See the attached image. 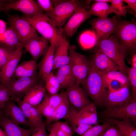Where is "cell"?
Here are the masks:
<instances>
[{
  "mask_svg": "<svg viewBox=\"0 0 136 136\" xmlns=\"http://www.w3.org/2000/svg\"><path fill=\"white\" fill-rule=\"evenodd\" d=\"M90 72L81 84L82 89L96 105L104 106L108 91L103 74L95 67L92 61Z\"/></svg>",
  "mask_w": 136,
  "mask_h": 136,
  "instance_id": "6da1fadb",
  "label": "cell"
},
{
  "mask_svg": "<svg viewBox=\"0 0 136 136\" xmlns=\"http://www.w3.org/2000/svg\"><path fill=\"white\" fill-rule=\"evenodd\" d=\"M4 107L0 104V120L5 117Z\"/></svg>",
  "mask_w": 136,
  "mask_h": 136,
  "instance_id": "f907efd6",
  "label": "cell"
},
{
  "mask_svg": "<svg viewBox=\"0 0 136 136\" xmlns=\"http://www.w3.org/2000/svg\"><path fill=\"white\" fill-rule=\"evenodd\" d=\"M57 136H70L59 128L57 132Z\"/></svg>",
  "mask_w": 136,
  "mask_h": 136,
  "instance_id": "816d5d0a",
  "label": "cell"
},
{
  "mask_svg": "<svg viewBox=\"0 0 136 136\" xmlns=\"http://www.w3.org/2000/svg\"><path fill=\"white\" fill-rule=\"evenodd\" d=\"M105 81L108 91H117L126 86L120 82L116 80H110Z\"/></svg>",
  "mask_w": 136,
  "mask_h": 136,
  "instance_id": "60d3db41",
  "label": "cell"
},
{
  "mask_svg": "<svg viewBox=\"0 0 136 136\" xmlns=\"http://www.w3.org/2000/svg\"><path fill=\"white\" fill-rule=\"evenodd\" d=\"M22 110L26 119L34 129L44 122L43 116L38 112L36 107L21 99L16 101Z\"/></svg>",
  "mask_w": 136,
  "mask_h": 136,
  "instance_id": "44dd1931",
  "label": "cell"
},
{
  "mask_svg": "<svg viewBox=\"0 0 136 136\" xmlns=\"http://www.w3.org/2000/svg\"><path fill=\"white\" fill-rule=\"evenodd\" d=\"M112 124L110 122L105 121L102 124H98L92 126L80 136H101Z\"/></svg>",
  "mask_w": 136,
  "mask_h": 136,
  "instance_id": "e575fe53",
  "label": "cell"
},
{
  "mask_svg": "<svg viewBox=\"0 0 136 136\" xmlns=\"http://www.w3.org/2000/svg\"><path fill=\"white\" fill-rule=\"evenodd\" d=\"M69 52L71 70L76 79V84L79 85L89 74L91 67V61L77 52L73 46L70 45Z\"/></svg>",
  "mask_w": 136,
  "mask_h": 136,
  "instance_id": "5b68a950",
  "label": "cell"
},
{
  "mask_svg": "<svg viewBox=\"0 0 136 136\" xmlns=\"http://www.w3.org/2000/svg\"><path fill=\"white\" fill-rule=\"evenodd\" d=\"M59 122H54L52 124L49 134L47 136H57V132L59 128Z\"/></svg>",
  "mask_w": 136,
  "mask_h": 136,
  "instance_id": "7dc6e473",
  "label": "cell"
},
{
  "mask_svg": "<svg viewBox=\"0 0 136 136\" xmlns=\"http://www.w3.org/2000/svg\"><path fill=\"white\" fill-rule=\"evenodd\" d=\"M55 52L54 45L50 44L48 50L43 55L41 61L38 65L40 75L44 82L53 70Z\"/></svg>",
  "mask_w": 136,
  "mask_h": 136,
  "instance_id": "d6986e66",
  "label": "cell"
},
{
  "mask_svg": "<svg viewBox=\"0 0 136 136\" xmlns=\"http://www.w3.org/2000/svg\"><path fill=\"white\" fill-rule=\"evenodd\" d=\"M92 1H94L95 2L107 3H111V0H92Z\"/></svg>",
  "mask_w": 136,
  "mask_h": 136,
  "instance_id": "db71d44e",
  "label": "cell"
},
{
  "mask_svg": "<svg viewBox=\"0 0 136 136\" xmlns=\"http://www.w3.org/2000/svg\"><path fill=\"white\" fill-rule=\"evenodd\" d=\"M11 9L22 12L25 17L28 18L44 13L37 1L34 0H18L6 3L4 7V10Z\"/></svg>",
  "mask_w": 136,
  "mask_h": 136,
  "instance_id": "8fae6325",
  "label": "cell"
},
{
  "mask_svg": "<svg viewBox=\"0 0 136 136\" xmlns=\"http://www.w3.org/2000/svg\"><path fill=\"white\" fill-rule=\"evenodd\" d=\"M51 1L53 9L46 14L50 19L55 26L61 29L76 9L89 7L91 1L51 0Z\"/></svg>",
  "mask_w": 136,
  "mask_h": 136,
  "instance_id": "7a4b0ae2",
  "label": "cell"
},
{
  "mask_svg": "<svg viewBox=\"0 0 136 136\" xmlns=\"http://www.w3.org/2000/svg\"><path fill=\"white\" fill-rule=\"evenodd\" d=\"M123 2H125L128 4L127 6H125L126 9H130L132 11V14L136 17V0H123Z\"/></svg>",
  "mask_w": 136,
  "mask_h": 136,
  "instance_id": "bcb514c9",
  "label": "cell"
},
{
  "mask_svg": "<svg viewBox=\"0 0 136 136\" xmlns=\"http://www.w3.org/2000/svg\"><path fill=\"white\" fill-rule=\"evenodd\" d=\"M131 65L132 68H136V54H134L131 59Z\"/></svg>",
  "mask_w": 136,
  "mask_h": 136,
  "instance_id": "681fc988",
  "label": "cell"
},
{
  "mask_svg": "<svg viewBox=\"0 0 136 136\" xmlns=\"http://www.w3.org/2000/svg\"><path fill=\"white\" fill-rule=\"evenodd\" d=\"M5 117L19 125L32 128L31 124L25 117L20 107L10 99L4 105Z\"/></svg>",
  "mask_w": 136,
  "mask_h": 136,
  "instance_id": "2e32d148",
  "label": "cell"
},
{
  "mask_svg": "<svg viewBox=\"0 0 136 136\" xmlns=\"http://www.w3.org/2000/svg\"><path fill=\"white\" fill-rule=\"evenodd\" d=\"M65 91L70 104L78 111L93 103L82 88L76 84L69 87Z\"/></svg>",
  "mask_w": 136,
  "mask_h": 136,
  "instance_id": "4fadbf2b",
  "label": "cell"
},
{
  "mask_svg": "<svg viewBox=\"0 0 136 136\" xmlns=\"http://www.w3.org/2000/svg\"><path fill=\"white\" fill-rule=\"evenodd\" d=\"M78 116L83 123L92 126L98 124L96 107L93 103L78 111Z\"/></svg>",
  "mask_w": 136,
  "mask_h": 136,
  "instance_id": "83f0119b",
  "label": "cell"
},
{
  "mask_svg": "<svg viewBox=\"0 0 136 136\" xmlns=\"http://www.w3.org/2000/svg\"><path fill=\"white\" fill-rule=\"evenodd\" d=\"M50 45L47 40L40 36L32 39L23 46L36 61L46 53Z\"/></svg>",
  "mask_w": 136,
  "mask_h": 136,
  "instance_id": "ac0fdd59",
  "label": "cell"
},
{
  "mask_svg": "<svg viewBox=\"0 0 136 136\" xmlns=\"http://www.w3.org/2000/svg\"><path fill=\"white\" fill-rule=\"evenodd\" d=\"M114 125L122 136H136V128L128 119L120 121L112 118L105 119Z\"/></svg>",
  "mask_w": 136,
  "mask_h": 136,
  "instance_id": "f1b7e54d",
  "label": "cell"
},
{
  "mask_svg": "<svg viewBox=\"0 0 136 136\" xmlns=\"http://www.w3.org/2000/svg\"><path fill=\"white\" fill-rule=\"evenodd\" d=\"M65 92V91H62L59 94L53 95L46 93L42 101L55 109L61 103Z\"/></svg>",
  "mask_w": 136,
  "mask_h": 136,
  "instance_id": "d590c367",
  "label": "cell"
},
{
  "mask_svg": "<svg viewBox=\"0 0 136 136\" xmlns=\"http://www.w3.org/2000/svg\"><path fill=\"white\" fill-rule=\"evenodd\" d=\"M102 74L105 81L114 80L120 82L125 86L129 84V80L127 73L119 71H114Z\"/></svg>",
  "mask_w": 136,
  "mask_h": 136,
  "instance_id": "d6a6232c",
  "label": "cell"
},
{
  "mask_svg": "<svg viewBox=\"0 0 136 136\" xmlns=\"http://www.w3.org/2000/svg\"><path fill=\"white\" fill-rule=\"evenodd\" d=\"M123 2V0H111L110 6L113 13H115L117 15L125 17L127 11Z\"/></svg>",
  "mask_w": 136,
  "mask_h": 136,
  "instance_id": "f35d334b",
  "label": "cell"
},
{
  "mask_svg": "<svg viewBox=\"0 0 136 136\" xmlns=\"http://www.w3.org/2000/svg\"><path fill=\"white\" fill-rule=\"evenodd\" d=\"M22 45L23 46L13 28L11 26L7 28L3 36L0 40V46L10 49L15 50Z\"/></svg>",
  "mask_w": 136,
  "mask_h": 136,
  "instance_id": "484cf974",
  "label": "cell"
},
{
  "mask_svg": "<svg viewBox=\"0 0 136 136\" xmlns=\"http://www.w3.org/2000/svg\"><path fill=\"white\" fill-rule=\"evenodd\" d=\"M95 54L91 60L96 68L100 73L105 74L114 71H120L119 66L104 53L94 51Z\"/></svg>",
  "mask_w": 136,
  "mask_h": 136,
  "instance_id": "e0dca14e",
  "label": "cell"
},
{
  "mask_svg": "<svg viewBox=\"0 0 136 136\" xmlns=\"http://www.w3.org/2000/svg\"><path fill=\"white\" fill-rule=\"evenodd\" d=\"M46 89L50 95L58 94L60 89L58 82L55 76L52 72L47 77L45 82Z\"/></svg>",
  "mask_w": 136,
  "mask_h": 136,
  "instance_id": "836d02e7",
  "label": "cell"
},
{
  "mask_svg": "<svg viewBox=\"0 0 136 136\" xmlns=\"http://www.w3.org/2000/svg\"><path fill=\"white\" fill-rule=\"evenodd\" d=\"M129 84L116 91H108L104 106L106 107L120 106L127 104L133 99Z\"/></svg>",
  "mask_w": 136,
  "mask_h": 136,
  "instance_id": "9a60e30c",
  "label": "cell"
},
{
  "mask_svg": "<svg viewBox=\"0 0 136 136\" xmlns=\"http://www.w3.org/2000/svg\"><path fill=\"white\" fill-rule=\"evenodd\" d=\"M126 71L131 87L132 99L136 100V68L127 67Z\"/></svg>",
  "mask_w": 136,
  "mask_h": 136,
  "instance_id": "8d00e7d4",
  "label": "cell"
},
{
  "mask_svg": "<svg viewBox=\"0 0 136 136\" xmlns=\"http://www.w3.org/2000/svg\"><path fill=\"white\" fill-rule=\"evenodd\" d=\"M104 119H128L135 122L136 119V100L132 99L128 103L122 106L106 107L100 113Z\"/></svg>",
  "mask_w": 136,
  "mask_h": 136,
  "instance_id": "9c48e42d",
  "label": "cell"
},
{
  "mask_svg": "<svg viewBox=\"0 0 136 136\" xmlns=\"http://www.w3.org/2000/svg\"><path fill=\"white\" fill-rule=\"evenodd\" d=\"M37 68L36 61L33 59L24 61L18 65L11 79L35 76Z\"/></svg>",
  "mask_w": 136,
  "mask_h": 136,
  "instance_id": "4316f807",
  "label": "cell"
},
{
  "mask_svg": "<svg viewBox=\"0 0 136 136\" xmlns=\"http://www.w3.org/2000/svg\"><path fill=\"white\" fill-rule=\"evenodd\" d=\"M24 46L22 45L15 50L5 65L0 70V81L5 86L11 80L21 59Z\"/></svg>",
  "mask_w": 136,
  "mask_h": 136,
  "instance_id": "7c38bea8",
  "label": "cell"
},
{
  "mask_svg": "<svg viewBox=\"0 0 136 136\" xmlns=\"http://www.w3.org/2000/svg\"><path fill=\"white\" fill-rule=\"evenodd\" d=\"M70 105L66 92L61 103L55 109L52 116L46 121V126L52 122L58 121L59 119H63L68 112Z\"/></svg>",
  "mask_w": 136,
  "mask_h": 136,
  "instance_id": "f546056e",
  "label": "cell"
},
{
  "mask_svg": "<svg viewBox=\"0 0 136 136\" xmlns=\"http://www.w3.org/2000/svg\"><path fill=\"white\" fill-rule=\"evenodd\" d=\"M35 107L39 113L45 117L46 120L52 116L55 110L48 104L43 101Z\"/></svg>",
  "mask_w": 136,
  "mask_h": 136,
  "instance_id": "74e56055",
  "label": "cell"
},
{
  "mask_svg": "<svg viewBox=\"0 0 136 136\" xmlns=\"http://www.w3.org/2000/svg\"><path fill=\"white\" fill-rule=\"evenodd\" d=\"M45 123L44 122L38 127L33 129L30 136H47Z\"/></svg>",
  "mask_w": 136,
  "mask_h": 136,
  "instance_id": "ee69618b",
  "label": "cell"
},
{
  "mask_svg": "<svg viewBox=\"0 0 136 136\" xmlns=\"http://www.w3.org/2000/svg\"><path fill=\"white\" fill-rule=\"evenodd\" d=\"M55 75L59 83L60 89H66L76 84V80L72 71L70 63L58 69Z\"/></svg>",
  "mask_w": 136,
  "mask_h": 136,
  "instance_id": "cb8c5ba5",
  "label": "cell"
},
{
  "mask_svg": "<svg viewBox=\"0 0 136 136\" xmlns=\"http://www.w3.org/2000/svg\"><path fill=\"white\" fill-rule=\"evenodd\" d=\"M8 23L14 29L23 46L29 41L40 36L25 17L8 15Z\"/></svg>",
  "mask_w": 136,
  "mask_h": 136,
  "instance_id": "52a82bcc",
  "label": "cell"
},
{
  "mask_svg": "<svg viewBox=\"0 0 136 136\" xmlns=\"http://www.w3.org/2000/svg\"><path fill=\"white\" fill-rule=\"evenodd\" d=\"M46 93L45 88L41 84H37L26 93L22 100L36 107L42 102Z\"/></svg>",
  "mask_w": 136,
  "mask_h": 136,
  "instance_id": "d4e9b609",
  "label": "cell"
},
{
  "mask_svg": "<svg viewBox=\"0 0 136 136\" xmlns=\"http://www.w3.org/2000/svg\"><path fill=\"white\" fill-rule=\"evenodd\" d=\"M36 30L49 42L54 45L55 51L60 45L62 40L65 37L61 29L55 27L46 14H39L31 18L25 17Z\"/></svg>",
  "mask_w": 136,
  "mask_h": 136,
  "instance_id": "3957f363",
  "label": "cell"
},
{
  "mask_svg": "<svg viewBox=\"0 0 136 136\" xmlns=\"http://www.w3.org/2000/svg\"><path fill=\"white\" fill-rule=\"evenodd\" d=\"M59 128L70 136L73 135V130L66 122H59Z\"/></svg>",
  "mask_w": 136,
  "mask_h": 136,
  "instance_id": "f6af8a7d",
  "label": "cell"
},
{
  "mask_svg": "<svg viewBox=\"0 0 136 136\" xmlns=\"http://www.w3.org/2000/svg\"><path fill=\"white\" fill-rule=\"evenodd\" d=\"M37 82L36 76L11 79L4 86L9 92L10 99L16 102L23 98L30 89L37 84Z\"/></svg>",
  "mask_w": 136,
  "mask_h": 136,
  "instance_id": "ba28073f",
  "label": "cell"
},
{
  "mask_svg": "<svg viewBox=\"0 0 136 136\" xmlns=\"http://www.w3.org/2000/svg\"><path fill=\"white\" fill-rule=\"evenodd\" d=\"M120 43L128 50L135 49L136 47V23L131 21L118 20L114 31Z\"/></svg>",
  "mask_w": 136,
  "mask_h": 136,
  "instance_id": "8992f818",
  "label": "cell"
},
{
  "mask_svg": "<svg viewBox=\"0 0 136 136\" xmlns=\"http://www.w3.org/2000/svg\"><path fill=\"white\" fill-rule=\"evenodd\" d=\"M101 136H122L119 130L113 124L109 127Z\"/></svg>",
  "mask_w": 136,
  "mask_h": 136,
  "instance_id": "7bdbcfd3",
  "label": "cell"
},
{
  "mask_svg": "<svg viewBox=\"0 0 136 136\" xmlns=\"http://www.w3.org/2000/svg\"><path fill=\"white\" fill-rule=\"evenodd\" d=\"M91 15L84 8L76 9L61 29L68 37H71L75 33L80 25Z\"/></svg>",
  "mask_w": 136,
  "mask_h": 136,
  "instance_id": "5bb4252c",
  "label": "cell"
},
{
  "mask_svg": "<svg viewBox=\"0 0 136 136\" xmlns=\"http://www.w3.org/2000/svg\"><path fill=\"white\" fill-rule=\"evenodd\" d=\"M37 2L40 8L47 14L51 11L53 8L51 0H37Z\"/></svg>",
  "mask_w": 136,
  "mask_h": 136,
  "instance_id": "b9f144b4",
  "label": "cell"
},
{
  "mask_svg": "<svg viewBox=\"0 0 136 136\" xmlns=\"http://www.w3.org/2000/svg\"><path fill=\"white\" fill-rule=\"evenodd\" d=\"M0 127L7 136H30L33 129L25 128L4 117L0 120Z\"/></svg>",
  "mask_w": 136,
  "mask_h": 136,
  "instance_id": "7402d4cb",
  "label": "cell"
},
{
  "mask_svg": "<svg viewBox=\"0 0 136 136\" xmlns=\"http://www.w3.org/2000/svg\"><path fill=\"white\" fill-rule=\"evenodd\" d=\"M7 28L6 22L3 20L0 19V40L3 36Z\"/></svg>",
  "mask_w": 136,
  "mask_h": 136,
  "instance_id": "c3c4849f",
  "label": "cell"
},
{
  "mask_svg": "<svg viewBox=\"0 0 136 136\" xmlns=\"http://www.w3.org/2000/svg\"><path fill=\"white\" fill-rule=\"evenodd\" d=\"M118 20L116 17L114 16L111 18L94 19L89 21L92 27V31L96 36L97 44L108 38L114 32Z\"/></svg>",
  "mask_w": 136,
  "mask_h": 136,
  "instance_id": "30bf717a",
  "label": "cell"
},
{
  "mask_svg": "<svg viewBox=\"0 0 136 136\" xmlns=\"http://www.w3.org/2000/svg\"><path fill=\"white\" fill-rule=\"evenodd\" d=\"M6 3L5 1L0 0V12L4 10V7Z\"/></svg>",
  "mask_w": 136,
  "mask_h": 136,
  "instance_id": "f5cc1de1",
  "label": "cell"
},
{
  "mask_svg": "<svg viewBox=\"0 0 136 136\" xmlns=\"http://www.w3.org/2000/svg\"><path fill=\"white\" fill-rule=\"evenodd\" d=\"M70 45L65 37L63 38L60 45L55 52L53 70L70 63V59L68 53Z\"/></svg>",
  "mask_w": 136,
  "mask_h": 136,
  "instance_id": "603a6c76",
  "label": "cell"
},
{
  "mask_svg": "<svg viewBox=\"0 0 136 136\" xmlns=\"http://www.w3.org/2000/svg\"><path fill=\"white\" fill-rule=\"evenodd\" d=\"M91 14L98 18H107L109 14L113 13L111 8L108 3L95 2L88 11Z\"/></svg>",
  "mask_w": 136,
  "mask_h": 136,
  "instance_id": "4dcf8cb0",
  "label": "cell"
},
{
  "mask_svg": "<svg viewBox=\"0 0 136 136\" xmlns=\"http://www.w3.org/2000/svg\"><path fill=\"white\" fill-rule=\"evenodd\" d=\"M79 41L84 50L95 47L97 43L95 34L92 30L87 31L82 33L80 36Z\"/></svg>",
  "mask_w": 136,
  "mask_h": 136,
  "instance_id": "1f68e13d",
  "label": "cell"
},
{
  "mask_svg": "<svg viewBox=\"0 0 136 136\" xmlns=\"http://www.w3.org/2000/svg\"><path fill=\"white\" fill-rule=\"evenodd\" d=\"M78 111L70 104L68 112L63 119L71 125L75 132L81 135L92 126L82 122L78 117Z\"/></svg>",
  "mask_w": 136,
  "mask_h": 136,
  "instance_id": "ffe728a7",
  "label": "cell"
},
{
  "mask_svg": "<svg viewBox=\"0 0 136 136\" xmlns=\"http://www.w3.org/2000/svg\"><path fill=\"white\" fill-rule=\"evenodd\" d=\"M94 51L100 52L107 56L119 66L120 71L127 73L124 59L127 50L115 35L112 36L98 43Z\"/></svg>",
  "mask_w": 136,
  "mask_h": 136,
  "instance_id": "277c9868",
  "label": "cell"
},
{
  "mask_svg": "<svg viewBox=\"0 0 136 136\" xmlns=\"http://www.w3.org/2000/svg\"><path fill=\"white\" fill-rule=\"evenodd\" d=\"M15 50L0 46V70L9 60Z\"/></svg>",
  "mask_w": 136,
  "mask_h": 136,
  "instance_id": "ab89813d",
  "label": "cell"
},
{
  "mask_svg": "<svg viewBox=\"0 0 136 136\" xmlns=\"http://www.w3.org/2000/svg\"><path fill=\"white\" fill-rule=\"evenodd\" d=\"M0 136H7L4 130L0 127Z\"/></svg>",
  "mask_w": 136,
  "mask_h": 136,
  "instance_id": "11a10c76",
  "label": "cell"
}]
</instances>
